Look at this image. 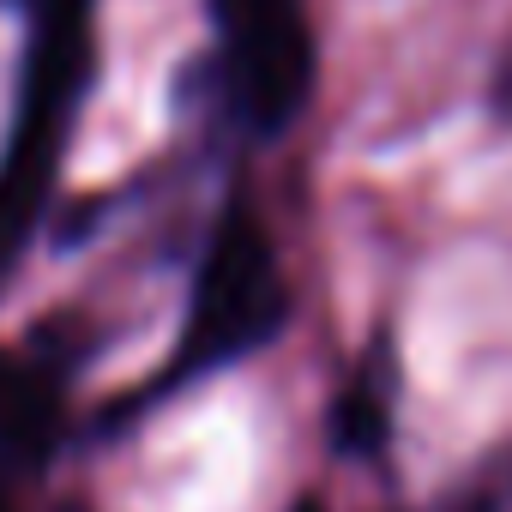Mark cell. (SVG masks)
Returning a JSON list of instances; mask_svg holds the SVG:
<instances>
[{
  "label": "cell",
  "instance_id": "1",
  "mask_svg": "<svg viewBox=\"0 0 512 512\" xmlns=\"http://www.w3.org/2000/svg\"><path fill=\"white\" fill-rule=\"evenodd\" d=\"M25 19L31 31L19 73V115L7 127V151H0V278L19 266L49 205L97 61V0H25Z\"/></svg>",
  "mask_w": 512,
  "mask_h": 512
},
{
  "label": "cell",
  "instance_id": "2",
  "mask_svg": "<svg viewBox=\"0 0 512 512\" xmlns=\"http://www.w3.org/2000/svg\"><path fill=\"white\" fill-rule=\"evenodd\" d=\"M284 320H290V278H284V260H278V241L247 205H235L211 229V247H205V266H199L193 296H187L175 356L163 362L151 392L193 386V380L253 356L260 344H272L284 332Z\"/></svg>",
  "mask_w": 512,
  "mask_h": 512
},
{
  "label": "cell",
  "instance_id": "3",
  "mask_svg": "<svg viewBox=\"0 0 512 512\" xmlns=\"http://www.w3.org/2000/svg\"><path fill=\"white\" fill-rule=\"evenodd\" d=\"M223 97L253 133H284L314 91V25L302 0H211Z\"/></svg>",
  "mask_w": 512,
  "mask_h": 512
},
{
  "label": "cell",
  "instance_id": "4",
  "mask_svg": "<svg viewBox=\"0 0 512 512\" xmlns=\"http://www.w3.org/2000/svg\"><path fill=\"white\" fill-rule=\"evenodd\" d=\"M61 440V386L25 356H0V452L43 464Z\"/></svg>",
  "mask_w": 512,
  "mask_h": 512
},
{
  "label": "cell",
  "instance_id": "5",
  "mask_svg": "<svg viewBox=\"0 0 512 512\" xmlns=\"http://www.w3.org/2000/svg\"><path fill=\"white\" fill-rule=\"evenodd\" d=\"M392 350L374 344V356H362V368L350 374L344 398H338V440L350 452H380L386 434H392Z\"/></svg>",
  "mask_w": 512,
  "mask_h": 512
},
{
  "label": "cell",
  "instance_id": "6",
  "mask_svg": "<svg viewBox=\"0 0 512 512\" xmlns=\"http://www.w3.org/2000/svg\"><path fill=\"white\" fill-rule=\"evenodd\" d=\"M506 73H512V67H506Z\"/></svg>",
  "mask_w": 512,
  "mask_h": 512
}]
</instances>
